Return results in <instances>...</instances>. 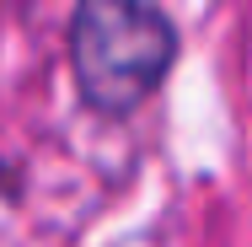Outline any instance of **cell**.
<instances>
[{"instance_id": "obj_1", "label": "cell", "mask_w": 252, "mask_h": 247, "mask_svg": "<svg viewBox=\"0 0 252 247\" xmlns=\"http://www.w3.org/2000/svg\"><path fill=\"white\" fill-rule=\"evenodd\" d=\"M177 22L156 0H75L70 75L97 118H129L177 70Z\"/></svg>"}]
</instances>
